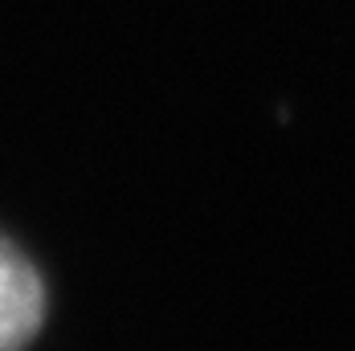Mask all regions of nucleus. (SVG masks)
<instances>
[{
    "label": "nucleus",
    "mask_w": 355,
    "mask_h": 351,
    "mask_svg": "<svg viewBox=\"0 0 355 351\" xmlns=\"http://www.w3.org/2000/svg\"><path fill=\"white\" fill-rule=\"evenodd\" d=\"M45 323V282L37 266L0 237V351H21Z\"/></svg>",
    "instance_id": "1"
}]
</instances>
